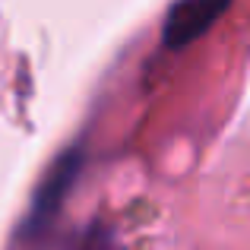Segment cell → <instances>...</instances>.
<instances>
[{
    "mask_svg": "<svg viewBox=\"0 0 250 250\" xmlns=\"http://www.w3.org/2000/svg\"><path fill=\"white\" fill-rule=\"evenodd\" d=\"M225 6L219 3H181L168 13V22H165V42L168 44H187L212 22Z\"/></svg>",
    "mask_w": 250,
    "mask_h": 250,
    "instance_id": "obj_1",
    "label": "cell"
},
{
    "mask_svg": "<svg viewBox=\"0 0 250 250\" xmlns=\"http://www.w3.org/2000/svg\"><path fill=\"white\" fill-rule=\"evenodd\" d=\"M73 171H76V155H67V159H61L57 168L48 174L44 187L38 190V196H35V206H32V222H29L32 231H38V228H44V222H51V215L57 212V206H61V200H63V190L73 184Z\"/></svg>",
    "mask_w": 250,
    "mask_h": 250,
    "instance_id": "obj_2",
    "label": "cell"
}]
</instances>
